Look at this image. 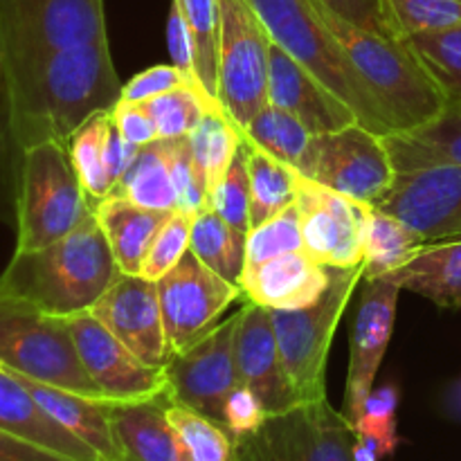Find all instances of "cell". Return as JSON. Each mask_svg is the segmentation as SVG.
Segmentation results:
<instances>
[{"mask_svg":"<svg viewBox=\"0 0 461 461\" xmlns=\"http://www.w3.org/2000/svg\"><path fill=\"white\" fill-rule=\"evenodd\" d=\"M0 95H3V54H0Z\"/></svg>","mask_w":461,"mask_h":461,"instance_id":"cell-53","label":"cell"},{"mask_svg":"<svg viewBox=\"0 0 461 461\" xmlns=\"http://www.w3.org/2000/svg\"><path fill=\"white\" fill-rule=\"evenodd\" d=\"M329 12L340 16L342 21L351 23V25L360 27V30L374 32V34L383 36H399L394 34L387 18L385 3L383 0H320Z\"/></svg>","mask_w":461,"mask_h":461,"instance_id":"cell-46","label":"cell"},{"mask_svg":"<svg viewBox=\"0 0 461 461\" xmlns=\"http://www.w3.org/2000/svg\"><path fill=\"white\" fill-rule=\"evenodd\" d=\"M0 430L70 461H102L93 448L59 426L12 369L0 365Z\"/></svg>","mask_w":461,"mask_h":461,"instance_id":"cell-23","label":"cell"},{"mask_svg":"<svg viewBox=\"0 0 461 461\" xmlns=\"http://www.w3.org/2000/svg\"><path fill=\"white\" fill-rule=\"evenodd\" d=\"M108 196H124L147 210L176 212V192L169 167V140H156L140 149L120 183Z\"/></svg>","mask_w":461,"mask_h":461,"instance_id":"cell-29","label":"cell"},{"mask_svg":"<svg viewBox=\"0 0 461 461\" xmlns=\"http://www.w3.org/2000/svg\"><path fill=\"white\" fill-rule=\"evenodd\" d=\"M142 104L156 124L158 140H183L216 102H212L201 88L180 86Z\"/></svg>","mask_w":461,"mask_h":461,"instance_id":"cell-38","label":"cell"},{"mask_svg":"<svg viewBox=\"0 0 461 461\" xmlns=\"http://www.w3.org/2000/svg\"><path fill=\"white\" fill-rule=\"evenodd\" d=\"M210 210H214L225 223H230L239 232H250V171H248L246 140L216 187Z\"/></svg>","mask_w":461,"mask_h":461,"instance_id":"cell-41","label":"cell"},{"mask_svg":"<svg viewBox=\"0 0 461 461\" xmlns=\"http://www.w3.org/2000/svg\"><path fill=\"white\" fill-rule=\"evenodd\" d=\"M187 142L192 149L194 162L205 178L207 196L212 201L225 171L239 153V147L243 142V131L230 120L228 113L219 104H214V106L207 108L201 122L187 135Z\"/></svg>","mask_w":461,"mask_h":461,"instance_id":"cell-31","label":"cell"},{"mask_svg":"<svg viewBox=\"0 0 461 461\" xmlns=\"http://www.w3.org/2000/svg\"><path fill=\"white\" fill-rule=\"evenodd\" d=\"M304 250L329 268H356L365 261L372 205L331 192L302 176L297 192Z\"/></svg>","mask_w":461,"mask_h":461,"instance_id":"cell-14","label":"cell"},{"mask_svg":"<svg viewBox=\"0 0 461 461\" xmlns=\"http://www.w3.org/2000/svg\"><path fill=\"white\" fill-rule=\"evenodd\" d=\"M88 311L149 367L165 369L174 358L162 320L158 282L120 273Z\"/></svg>","mask_w":461,"mask_h":461,"instance_id":"cell-16","label":"cell"},{"mask_svg":"<svg viewBox=\"0 0 461 461\" xmlns=\"http://www.w3.org/2000/svg\"><path fill=\"white\" fill-rule=\"evenodd\" d=\"M93 214L75 174L66 142L48 140L23 149L16 198V252H32L59 241Z\"/></svg>","mask_w":461,"mask_h":461,"instance_id":"cell-5","label":"cell"},{"mask_svg":"<svg viewBox=\"0 0 461 461\" xmlns=\"http://www.w3.org/2000/svg\"><path fill=\"white\" fill-rule=\"evenodd\" d=\"M385 279L401 291L426 297L439 309H461V237L428 241Z\"/></svg>","mask_w":461,"mask_h":461,"instance_id":"cell-27","label":"cell"},{"mask_svg":"<svg viewBox=\"0 0 461 461\" xmlns=\"http://www.w3.org/2000/svg\"><path fill=\"white\" fill-rule=\"evenodd\" d=\"M329 270L331 277L327 291L313 304L304 309L268 311L284 367L302 403L327 399L324 376L333 333L354 297V291L363 282V266Z\"/></svg>","mask_w":461,"mask_h":461,"instance_id":"cell-8","label":"cell"},{"mask_svg":"<svg viewBox=\"0 0 461 461\" xmlns=\"http://www.w3.org/2000/svg\"><path fill=\"white\" fill-rule=\"evenodd\" d=\"M331 270L318 264L306 250L275 257L243 273L241 291L248 302L264 309H304L329 286Z\"/></svg>","mask_w":461,"mask_h":461,"instance_id":"cell-21","label":"cell"},{"mask_svg":"<svg viewBox=\"0 0 461 461\" xmlns=\"http://www.w3.org/2000/svg\"><path fill=\"white\" fill-rule=\"evenodd\" d=\"M243 140L250 171V230H255L286 207L295 205L302 174L286 162L261 151L246 135Z\"/></svg>","mask_w":461,"mask_h":461,"instance_id":"cell-28","label":"cell"},{"mask_svg":"<svg viewBox=\"0 0 461 461\" xmlns=\"http://www.w3.org/2000/svg\"><path fill=\"white\" fill-rule=\"evenodd\" d=\"M246 241L248 234L225 223L210 207L194 216L189 250L219 277L239 288L246 270Z\"/></svg>","mask_w":461,"mask_h":461,"instance_id":"cell-30","label":"cell"},{"mask_svg":"<svg viewBox=\"0 0 461 461\" xmlns=\"http://www.w3.org/2000/svg\"><path fill=\"white\" fill-rule=\"evenodd\" d=\"M113 122L120 129V133L124 135L129 142L144 147V144H151L158 140L156 124H153L151 115L144 108V104H131V102H117L111 111Z\"/></svg>","mask_w":461,"mask_h":461,"instance_id":"cell-48","label":"cell"},{"mask_svg":"<svg viewBox=\"0 0 461 461\" xmlns=\"http://www.w3.org/2000/svg\"><path fill=\"white\" fill-rule=\"evenodd\" d=\"M140 149L142 147L129 142V140L120 133V129H117L115 122H113L111 117V122H108V131H106V167H108V176H111L113 189H115L117 183H120L122 176L129 171V167L133 165Z\"/></svg>","mask_w":461,"mask_h":461,"instance_id":"cell-49","label":"cell"},{"mask_svg":"<svg viewBox=\"0 0 461 461\" xmlns=\"http://www.w3.org/2000/svg\"><path fill=\"white\" fill-rule=\"evenodd\" d=\"M111 111L97 113L66 140L75 174L90 203H97L113 192L106 167V131Z\"/></svg>","mask_w":461,"mask_h":461,"instance_id":"cell-34","label":"cell"},{"mask_svg":"<svg viewBox=\"0 0 461 461\" xmlns=\"http://www.w3.org/2000/svg\"><path fill=\"white\" fill-rule=\"evenodd\" d=\"M268 104L295 115L313 135L358 122L356 113L295 57L270 43Z\"/></svg>","mask_w":461,"mask_h":461,"instance_id":"cell-20","label":"cell"},{"mask_svg":"<svg viewBox=\"0 0 461 461\" xmlns=\"http://www.w3.org/2000/svg\"><path fill=\"white\" fill-rule=\"evenodd\" d=\"M93 212L104 230L113 259L124 275H140L153 239L174 212L147 210L124 196H106L93 203Z\"/></svg>","mask_w":461,"mask_h":461,"instance_id":"cell-25","label":"cell"},{"mask_svg":"<svg viewBox=\"0 0 461 461\" xmlns=\"http://www.w3.org/2000/svg\"><path fill=\"white\" fill-rule=\"evenodd\" d=\"M167 45H169L171 63L183 72L189 79V84L201 88L196 79V68H194V43L192 34H189L187 21H185L183 12H180L178 3H171L169 18H167ZM203 90V88H201Z\"/></svg>","mask_w":461,"mask_h":461,"instance_id":"cell-47","label":"cell"},{"mask_svg":"<svg viewBox=\"0 0 461 461\" xmlns=\"http://www.w3.org/2000/svg\"><path fill=\"white\" fill-rule=\"evenodd\" d=\"M435 84L448 99H461V25L408 36Z\"/></svg>","mask_w":461,"mask_h":461,"instance_id":"cell-37","label":"cell"},{"mask_svg":"<svg viewBox=\"0 0 461 461\" xmlns=\"http://www.w3.org/2000/svg\"><path fill=\"white\" fill-rule=\"evenodd\" d=\"M239 311L221 322L203 340L176 354L167 363L165 376L176 403L223 426V408L230 392L241 383L234 358Z\"/></svg>","mask_w":461,"mask_h":461,"instance_id":"cell-13","label":"cell"},{"mask_svg":"<svg viewBox=\"0 0 461 461\" xmlns=\"http://www.w3.org/2000/svg\"><path fill=\"white\" fill-rule=\"evenodd\" d=\"M399 39L461 25V0H383Z\"/></svg>","mask_w":461,"mask_h":461,"instance_id":"cell-39","label":"cell"},{"mask_svg":"<svg viewBox=\"0 0 461 461\" xmlns=\"http://www.w3.org/2000/svg\"><path fill=\"white\" fill-rule=\"evenodd\" d=\"M68 324L86 372L106 401H149L169 392L165 369L144 365L90 311L68 315Z\"/></svg>","mask_w":461,"mask_h":461,"instance_id":"cell-15","label":"cell"},{"mask_svg":"<svg viewBox=\"0 0 461 461\" xmlns=\"http://www.w3.org/2000/svg\"><path fill=\"white\" fill-rule=\"evenodd\" d=\"M356 430L327 399L270 417L264 430L237 441L234 461H356Z\"/></svg>","mask_w":461,"mask_h":461,"instance_id":"cell-10","label":"cell"},{"mask_svg":"<svg viewBox=\"0 0 461 461\" xmlns=\"http://www.w3.org/2000/svg\"><path fill=\"white\" fill-rule=\"evenodd\" d=\"M16 376L32 392V396L39 401L41 408L59 426H63L70 435H75L88 448H93L99 459L122 461L120 448H117L115 441V432H113L108 401L90 399V396L75 394V392L61 390V387L43 385V383H36L32 378L21 376V374H16Z\"/></svg>","mask_w":461,"mask_h":461,"instance_id":"cell-24","label":"cell"},{"mask_svg":"<svg viewBox=\"0 0 461 461\" xmlns=\"http://www.w3.org/2000/svg\"><path fill=\"white\" fill-rule=\"evenodd\" d=\"M234 358L241 383L259 396L270 417L304 405L284 367L268 309L255 302H246L239 309Z\"/></svg>","mask_w":461,"mask_h":461,"instance_id":"cell-19","label":"cell"},{"mask_svg":"<svg viewBox=\"0 0 461 461\" xmlns=\"http://www.w3.org/2000/svg\"><path fill=\"white\" fill-rule=\"evenodd\" d=\"M426 239L410 228L405 221L387 214V212L372 207L367 225V246H365L363 279H381L394 273L396 268L412 259L423 246Z\"/></svg>","mask_w":461,"mask_h":461,"instance_id":"cell-32","label":"cell"},{"mask_svg":"<svg viewBox=\"0 0 461 461\" xmlns=\"http://www.w3.org/2000/svg\"><path fill=\"white\" fill-rule=\"evenodd\" d=\"M167 417L178 432L189 461H234L237 441L228 428L176 401H167Z\"/></svg>","mask_w":461,"mask_h":461,"instance_id":"cell-36","label":"cell"},{"mask_svg":"<svg viewBox=\"0 0 461 461\" xmlns=\"http://www.w3.org/2000/svg\"><path fill=\"white\" fill-rule=\"evenodd\" d=\"M360 302L351 324L349 374H347L345 403L340 412L356 426L363 414L365 403L374 392V381L381 369L383 356L394 331L396 304L401 288L390 279H369L360 282Z\"/></svg>","mask_w":461,"mask_h":461,"instance_id":"cell-17","label":"cell"},{"mask_svg":"<svg viewBox=\"0 0 461 461\" xmlns=\"http://www.w3.org/2000/svg\"><path fill=\"white\" fill-rule=\"evenodd\" d=\"M374 207L405 221L426 241L461 237V165L396 174Z\"/></svg>","mask_w":461,"mask_h":461,"instance_id":"cell-18","label":"cell"},{"mask_svg":"<svg viewBox=\"0 0 461 461\" xmlns=\"http://www.w3.org/2000/svg\"><path fill=\"white\" fill-rule=\"evenodd\" d=\"M122 88L108 41L50 54L3 84L14 142L21 149L48 140L66 142L90 117L113 111Z\"/></svg>","mask_w":461,"mask_h":461,"instance_id":"cell-1","label":"cell"},{"mask_svg":"<svg viewBox=\"0 0 461 461\" xmlns=\"http://www.w3.org/2000/svg\"><path fill=\"white\" fill-rule=\"evenodd\" d=\"M300 250H304L300 212H297V205H291L270 221L261 223L259 228L248 232L246 270L257 268V266L266 264V261L275 259V257Z\"/></svg>","mask_w":461,"mask_h":461,"instance_id":"cell-40","label":"cell"},{"mask_svg":"<svg viewBox=\"0 0 461 461\" xmlns=\"http://www.w3.org/2000/svg\"><path fill=\"white\" fill-rule=\"evenodd\" d=\"M401 392L396 385H383L369 394L367 403H365L363 414H372V417H396V408H399ZM360 414V417H363Z\"/></svg>","mask_w":461,"mask_h":461,"instance_id":"cell-51","label":"cell"},{"mask_svg":"<svg viewBox=\"0 0 461 461\" xmlns=\"http://www.w3.org/2000/svg\"><path fill=\"white\" fill-rule=\"evenodd\" d=\"M192 221V216L183 214V212H174L169 216V221L162 225V230L149 248L147 257H144L140 277L149 279V282H160L169 270H174V266L189 250Z\"/></svg>","mask_w":461,"mask_h":461,"instance_id":"cell-43","label":"cell"},{"mask_svg":"<svg viewBox=\"0 0 461 461\" xmlns=\"http://www.w3.org/2000/svg\"><path fill=\"white\" fill-rule=\"evenodd\" d=\"M169 167L176 192V212H183L194 219L210 207V196H207L205 178L194 162L187 138L169 140Z\"/></svg>","mask_w":461,"mask_h":461,"instance_id":"cell-42","label":"cell"},{"mask_svg":"<svg viewBox=\"0 0 461 461\" xmlns=\"http://www.w3.org/2000/svg\"><path fill=\"white\" fill-rule=\"evenodd\" d=\"M248 5L255 9L270 41L331 88L356 113L360 124L383 138L392 133L358 72L320 21L311 0H248Z\"/></svg>","mask_w":461,"mask_h":461,"instance_id":"cell-4","label":"cell"},{"mask_svg":"<svg viewBox=\"0 0 461 461\" xmlns=\"http://www.w3.org/2000/svg\"><path fill=\"white\" fill-rule=\"evenodd\" d=\"M108 41L104 0H0L3 84L50 54Z\"/></svg>","mask_w":461,"mask_h":461,"instance_id":"cell-6","label":"cell"},{"mask_svg":"<svg viewBox=\"0 0 461 461\" xmlns=\"http://www.w3.org/2000/svg\"><path fill=\"white\" fill-rule=\"evenodd\" d=\"M0 461H70L57 453L0 430Z\"/></svg>","mask_w":461,"mask_h":461,"instance_id":"cell-50","label":"cell"},{"mask_svg":"<svg viewBox=\"0 0 461 461\" xmlns=\"http://www.w3.org/2000/svg\"><path fill=\"white\" fill-rule=\"evenodd\" d=\"M171 354H183L219 327V318L243 291L207 268L192 250L158 282Z\"/></svg>","mask_w":461,"mask_h":461,"instance_id":"cell-12","label":"cell"},{"mask_svg":"<svg viewBox=\"0 0 461 461\" xmlns=\"http://www.w3.org/2000/svg\"><path fill=\"white\" fill-rule=\"evenodd\" d=\"M169 392L149 401H108L122 461H189L178 432L167 417Z\"/></svg>","mask_w":461,"mask_h":461,"instance_id":"cell-22","label":"cell"},{"mask_svg":"<svg viewBox=\"0 0 461 461\" xmlns=\"http://www.w3.org/2000/svg\"><path fill=\"white\" fill-rule=\"evenodd\" d=\"M180 86H192L187 77L171 63V66H153L149 70L135 75L129 84L122 88V102L142 104L147 99L158 97L162 93L180 88ZM196 88V86H194Z\"/></svg>","mask_w":461,"mask_h":461,"instance_id":"cell-45","label":"cell"},{"mask_svg":"<svg viewBox=\"0 0 461 461\" xmlns=\"http://www.w3.org/2000/svg\"><path fill=\"white\" fill-rule=\"evenodd\" d=\"M219 93L230 120L246 129L268 104L270 36L248 0H219Z\"/></svg>","mask_w":461,"mask_h":461,"instance_id":"cell-9","label":"cell"},{"mask_svg":"<svg viewBox=\"0 0 461 461\" xmlns=\"http://www.w3.org/2000/svg\"><path fill=\"white\" fill-rule=\"evenodd\" d=\"M396 174L461 165V99H448L441 115L410 133L383 138Z\"/></svg>","mask_w":461,"mask_h":461,"instance_id":"cell-26","label":"cell"},{"mask_svg":"<svg viewBox=\"0 0 461 461\" xmlns=\"http://www.w3.org/2000/svg\"><path fill=\"white\" fill-rule=\"evenodd\" d=\"M187 21L194 43V68L203 93L216 102L219 93V39L221 9L219 0H176ZM219 104V102H216Z\"/></svg>","mask_w":461,"mask_h":461,"instance_id":"cell-35","label":"cell"},{"mask_svg":"<svg viewBox=\"0 0 461 461\" xmlns=\"http://www.w3.org/2000/svg\"><path fill=\"white\" fill-rule=\"evenodd\" d=\"M0 365L43 385L104 399L81 363L68 318L9 297H0Z\"/></svg>","mask_w":461,"mask_h":461,"instance_id":"cell-7","label":"cell"},{"mask_svg":"<svg viewBox=\"0 0 461 461\" xmlns=\"http://www.w3.org/2000/svg\"><path fill=\"white\" fill-rule=\"evenodd\" d=\"M268 419L270 414L266 412L261 399L250 390V387L239 383V385L230 392L223 408V426L228 428V432L234 437V441L259 435V432L264 430L266 423H268Z\"/></svg>","mask_w":461,"mask_h":461,"instance_id":"cell-44","label":"cell"},{"mask_svg":"<svg viewBox=\"0 0 461 461\" xmlns=\"http://www.w3.org/2000/svg\"><path fill=\"white\" fill-rule=\"evenodd\" d=\"M243 135L261 151L286 162L302 176L306 174L311 144H313L315 135L295 115L273 106V104H266L257 113L255 120L243 129Z\"/></svg>","mask_w":461,"mask_h":461,"instance_id":"cell-33","label":"cell"},{"mask_svg":"<svg viewBox=\"0 0 461 461\" xmlns=\"http://www.w3.org/2000/svg\"><path fill=\"white\" fill-rule=\"evenodd\" d=\"M306 178L365 205H378L396 178L383 135L360 122L315 135Z\"/></svg>","mask_w":461,"mask_h":461,"instance_id":"cell-11","label":"cell"},{"mask_svg":"<svg viewBox=\"0 0 461 461\" xmlns=\"http://www.w3.org/2000/svg\"><path fill=\"white\" fill-rule=\"evenodd\" d=\"M117 275L120 268L93 212L59 241L32 252H14L0 275V297L68 318L88 311Z\"/></svg>","mask_w":461,"mask_h":461,"instance_id":"cell-2","label":"cell"},{"mask_svg":"<svg viewBox=\"0 0 461 461\" xmlns=\"http://www.w3.org/2000/svg\"><path fill=\"white\" fill-rule=\"evenodd\" d=\"M441 408H444V414L450 419V421L461 423V376L457 381L450 383L448 390L444 392Z\"/></svg>","mask_w":461,"mask_h":461,"instance_id":"cell-52","label":"cell"},{"mask_svg":"<svg viewBox=\"0 0 461 461\" xmlns=\"http://www.w3.org/2000/svg\"><path fill=\"white\" fill-rule=\"evenodd\" d=\"M392 133H410L430 124L446 108L448 97L405 39L374 34L342 21L320 0H311Z\"/></svg>","mask_w":461,"mask_h":461,"instance_id":"cell-3","label":"cell"}]
</instances>
